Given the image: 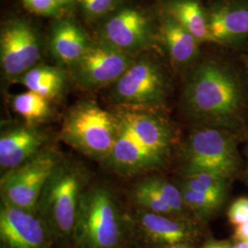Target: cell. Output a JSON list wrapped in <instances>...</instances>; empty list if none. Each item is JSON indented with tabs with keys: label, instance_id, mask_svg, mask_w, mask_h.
<instances>
[{
	"label": "cell",
	"instance_id": "cell-4",
	"mask_svg": "<svg viewBox=\"0 0 248 248\" xmlns=\"http://www.w3.org/2000/svg\"><path fill=\"white\" fill-rule=\"evenodd\" d=\"M87 179L85 170L79 166L62 161L47 180L36 212L53 236L71 237Z\"/></svg>",
	"mask_w": 248,
	"mask_h": 248
},
{
	"label": "cell",
	"instance_id": "cell-10",
	"mask_svg": "<svg viewBox=\"0 0 248 248\" xmlns=\"http://www.w3.org/2000/svg\"><path fill=\"white\" fill-rule=\"evenodd\" d=\"M136 57L96 38L85 54L66 71L79 88L92 91L111 87Z\"/></svg>",
	"mask_w": 248,
	"mask_h": 248
},
{
	"label": "cell",
	"instance_id": "cell-17",
	"mask_svg": "<svg viewBox=\"0 0 248 248\" xmlns=\"http://www.w3.org/2000/svg\"><path fill=\"white\" fill-rule=\"evenodd\" d=\"M46 137L35 126L9 128L0 137V166L3 171L18 168L44 150Z\"/></svg>",
	"mask_w": 248,
	"mask_h": 248
},
{
	"label": "cell",
	"instance_id": "cell-9",
	"mask_svg": "<svg viewBox=\"0 0 248 248\" xmlns=\"http://www.w3.org/2000/svg\"><path fill=\"white\" fill-rule=\"evenodd\" d=\"M62 161L55 151L44 149L21 166L6 171L0 181L2 203L36 211L47 180Z\"/></svg>",
	"mask_w": 248,
	"mask_h": 248
},
{
	"label": "cell",
	"instance_id": "cell-8",
	"mask_svg": "<svg viewBox=\"0 0 248 248\" xmlns=\"http://www.w3.org/2000/svg\"><path fill=\"white\" fill-rule=\"evenodd\" d=\"M44 42L39 30L24 17H13L0 30V66L3 78L18 83L27 72L40 63Z\"/></svg>",
	"mask_w": 248,
	"mask_h": 248
},
{
	"label": "cell",
	"instance_id": "cell-2",
	"mask_svg": "<svg viewBox=\"0 0 248 248\" xmlns=\"http://www.w3.org/2000/svg\"><path fill=\"white\" fill-rule=\"evenodd\" d=\"M149 51L137 55L131 66L110 87L109 98L117 107L162 110L171 92V77L165 57Z\"/></svg>",
	"mask_w": 248,
	"mask_h": 248
},
{
	"label": "cell",
	"instance_id": "cell-13",
	"mask_svg": "<svg viewBox=\"0 0 248 248\" xmlns=\"http://www.w3.org/2000/svg\"><path fill=\"white\" fill-rule=\"evenodd\" d=\"M113 113L137 141L166 160L173 140V129L161 110L117 107Z\"/></svg>",
	"mask_w": 248,
	"mask_h": 248
},
{
	"label": "cell",
	"instance_id": "cell-35",
	"mask_svg": "<svg viewBox=\"0 0 248 248\" xmlns=\"http://www.w3.org/2000/svg\"></svg>",
	"mask_w": 248,
	"mask_h": 248
},
{
	"label": "cell",
	"instance_id": "cell-6",
	"mask_svg": "<svg viewBox=\"0 0 248 248\" xmlns=\"http://www.w3.org/2000/svg\"><path fill=\"white\" fill-rule=\"evenodd\" d=\"M185 176L209 173L230 179L239 169V154L232 132L200 126L186 142L182 155Z\"/></svg>",
	"mask_w": 248,
	"mask_h": 248
},
{
	"label": "cell",
	"instance_id": "cell-7",
	"mask_svg": "<svg viewBox=\"0 0 248 248\" xmlns=\"http://www.w3.org/2000/svg\"><path fill=\"white\" fill-rule=\"evenodd\" d=\"M96 34L97 39L135 56L149 51L160 53L155 12L129 2L98 22Z\"/></svg>",
	"mask_w": 248,
	"mask_h": 248
},
{
	"label": "cell",
	"instance_id": "cell-20",
	"mask_svg": "<svg viewBox=\"0 0 248 248\" xmlns=\"http://www.w3.org/2000/svg\"><path fill=\"white\" fill-rule=\"evenodd\" d=\"M68 72L61 66L37 64L18 80L28 90L48 98H58L67 82Z\"/></svg>",
	"mask_w": 248,
	"mask_h": 248
},
{
	"label": "cell",
	"instance_id": "cell-3",
	"mask_svg": "<svg viewBox=\"0 0 248 248\" xmlns=\"http://www.w3.org/2000/svg\"><path fill=\"white\" fill-rule=\"evenodd\" d=\"M72 237L76 248H122L124 220L115 195L107 186L86 188Z\"/></svg>",
	"mask_w": 248,
	"mask_h": 248
},
{
	"label": "cell",
	"instance_id": "cell-5",
	"mask_svg": "<svg viewBox=\"0 0 248 248\" xmlns=\"http://www.w3.org/2000/svg\"><path fill=\"white\" fill-rule=\"evenodd\" d=\"M119 133L113 112L93 101H82L72 108L62 123V140L89 157L106 161Z\"/></svg>",
	"mask_w": 248,
	"mask_h": 248
},
{
	"label": "cell",
	"instance_id": "cell-11",
	"mask_svg": "<svg viewBox=\"0 0 248 248\" xmlns=\"http://www.w3.org/2000/svg\"><path fill=\"white\" fill-rule=\"evenodd\" d=\"M214 45L241 53L248 47V0H206Z\"/></svg>",
	"mask_w": 248,
	"mask_h": 248
},
{
	"label": "cell",
	"instance_id": "cell-23",
	"mask_svg": "<svg viewBox=\"0 0 248 248\" xmlns=\"http://www.w3.org/2000/svg\"><path fill=\"white\" fill-rule=\"evenodd\" d=\"M126 3L128 0H78V6L83 18L89 23L98 24Z\"/></svg>",
	"mask_w": 248,
	"mask_h": 248
},
{
	"label": "cell",
	"instance_id": "cell-25",
	"mask_svg": "<svg viewBox=\"0 0 248 248\" xmlns=\"http://www.w3.org/2000/svg\"><path fill=\"white\" fill-rule=\"evenodd\" d=\"M180 190L186 208L202 216L214 213L221 207L223 202L222 199L194 191L186 186H180Z\"/></svg>",
	"mask_w": 248,
	"mask_h": 248
},
{
	"label": "cell",
	"instance_id": "cell-15",
	"mask_svg": "<svg viewBox=\"0 0 248 248\" xmlns=\"http://www.w3.org/2000/svg\"><path fill=\"white\" fill-rule=\"evenodd\" d=\"M88 32L74 18H55L49 33V51L53 60L67 70L85 54L91 45Z\"/></svg>",
	"mask_w": 248,
	"mask_h": 248
},
{
	"label": "cell",
	"instance_id": "cell-26",
	"mask_svg": "<svg viewBox=\"0 0 248 248\" xmlns=\"http://www.w3.org/2000/svg\"><path fill=\"white\" fill-rule=\"evenodd\" d=\"M133 201L142 207V210L164 215L174 214L168 204L161 200L142 180L133 190Z\"/></svg>",
	"mask_w": 248,
	"mask_h": 248
},
{
	"label": "cell",
	"instance_id": "cell-24",
	"mask_svg": "<svg viewBox=\"0 0 248 248\" xmlns=\"http://www.w3.org/2000/svg\"><path fill=\"white\" fill-rule=\"evenodd\" d=\"M143 181L156 195L159 196L163 202L169 205L173 213L184 212L186 206L180 188L161 177H149Z\"/></svg>",
	"mask_w": 248,
	"mask_h": 248
},
{
	"label": "cell",
	"instance_id": "cell-22",
	"mask_svg": "<svg viewBox=\"0 0 248 248\" xmlns=\"http://www.w3.org/2000/svg\"><path fill=\"white\" fill-rule=\"evenodd\" d=\"M227 184L228 179L224 177L209 173H198L185 176L181 186L206 195L224 200Z\"/></svg>",
	"mask_w": 248,
	"mask_h": 248
},
{
	"label": "cell",
	"instance_id": "cell-21",
	"mask_svg": "<svg viewBox=\"0 0 248 248\" xmlns=\"http://www.w3.org/2000/svg\"><path fill=\"white\" fill-rule=\"evenodd\" d=\"M50 101V99L28 90L14 96L11 99V106L16 113L26 121L28 125L34 126V124L44 122L51 115Z\"/></svg>",
	"mask_w": 248,
	"mask_h": 248
},
{
	"label": "cell",
	"instance_id": "cell-33",
	"mask_svg": "<svg viewBox=\"0 0 248 248\" xmlns=\"http://www.w3.org/2000/svg\"><path fill=\"white\" fill-rule=\"evenodd\" d=\"M233 248H248V242H238Z\"/></svg>",
	"mask_w": 248,
	"mask_h": 248
},
{
	"label": "cell",
	"instance_id": "cell-34",
	"mask_svg": "<svg viewBox=\"0 0 248 248\" xmlns=\"http://www.w3.org/2000/svg\"><path fill=\"white\" fill-rule=\"evenodd\" d=\"M169 248H188L185 247V246H182L181 244H179V245H175V246H171V247H169Z\"/></svg>",
	"mask_w": 248,
	"mask_h": 248
},
{
	"label": "cell",
	"instance_id": "cell-1",
	"mask_svg": "<svg viewBox=\"0 0 248 248\" xmlns=\"http://www.w3.org/2000/svg\"><path fill=\"white\" fill-rule=\"evenodd\" d=\"M181 104L201 126L238 131L248 108V78L239 53L215 46L185 74Z\"/></svg>",
	"mask_w": 248,
	"mask_h": 248
},
{
	"label": "cell",
	"instance_id": "cell-27",
	"mask_svg": "<svg viewBox=\"0 0 248 248\" xmlns=\"http://www.w3.org/2000/svg\"><path fill=\"white\" fill-rule=\"evenodd\" d=\"M21 2L28 11L38 16L58 18L65 14L55 0H21Z\"/></svg>",
	"mask_w": 248,
	"mask_h": 248
},
{
	"label": "cell",
	"instance_id": "cell-32",
	"mask_svg": "<svg viewBox=\"0 0 248 248\" xmlns=\"http://www.w3.org/2000/svg\"><path fill=\"white\" fill-rule=\"evenodd\" d=\"M203 248H233L231 247L230 245L226 242H215V243H210Z\"/></svg>",
	"mask_w": 248,
	"mask_h": 248
},
{
	"label": "cell",
	"instance_id": "cell-16",
	"mask_svg": "<svg viewBox=\"0 0 248 248\" xmlns=\"http://www.w3.org/2000/svg\"><path fill=\"white\" fill-rule=\"evenodd\" d=\"M118 124V137L112 150L106 159L108 165L111 169L122 174H135L157 169L165 163L166 160L137 141L123 124L119 122Z\"/></svg>",
	"mask_w": 248,
	"mask_h": 248
},
{
	"label": "cell",
	"instance_id": "cell-28",
	"mask_svg": "<svg viewBox=\"0 0 248 248\" xmlns=\"http://www.w3.org/2000/svg\"><path fill=\"white\" fill-rule=\"evenodd\" d=\"M228 219L234 226L248 222V198H239L232 203Z\"/></svg>",
	"mask_w": 248,
	"mask_h": 248
},
{
	"label": "cell",
	"instance_id": "cell-12",
	"mask_svg": "<svg viewBox=\"0 0 248 248\" xmlns=\"http://www.w3.org/2000/svg\"><path fill=\"white\" fill-rule=\"evenodd\" d=\"M155 12L160 53L170 68L185 75L201 59L202 45L169 13L158 7Z\"/></svg>",
	"mask_w": 248,
	"mask_h": 248
},
{
	"label": "cell",
	"instance_id": "cell-29",
	"mask_svg": "<svg viewBox=\"0 0 248 248\" xmlns=\"http://www.w3.org/2000/svg\"><path fill=\"white\" fill-rule=\"evenodd\" d=\"M233 235L238 242H248V222L235 226Z\"/></svg>",
	"mask_w": 248,
	"mask_h": 248
},
{
	"label": "cell",
	"instance_id": "cell-18",
	"mask_svg": "<svg viewBox=\"0 0 248 248\" xmlns=\"http://www.w3.org/2000/svg\"><path fill=\"white\" fill-rule=\"evenodd\" d=\"M157 7L176 18L201 45L215 46L205 0H159Z\"/></svg>",
	"mask_w": 248,
	"mask_h": 248
},
{
	"label": "cell",
	"instance_id": "cell-30",
	"mask_svg": "<svg viewBox=\"0 0 248 248\" xmlns=\"http://www.w3.org/2000/svg\"><path fill=\"white\" fill-rule=\"evenodd\" d=\"M61 9L65 12H70L76 6H78V0H55Z\"/></svg>",
	"mask_w": 248,
	"mask_h": 248
},
{
	"label": "cell",
	"instance_id": "cell-19",
	"mask_svg": "<svg viewBox=\"0 0 248 248\" xmlns=\"http://www.w3.org/2000/svg\"><path fill=\"white\" fill-rule=\"evenodd\" d=\"M138 218L143 232L155 243L171 247L190 237V229L186 224L171 219L168 215L142 210L138 213Z\"/></svg>",
	"mask_w": 248,
	"mask_h": 248
},
{
	"label": "cell",
	"instance_id": "cell-31",
	"mask_svg": "<svg viewBox=\"0 0 248 248\" xmlns=\"http://www.w3.org/2000/svg\"><path fill=\"white\" fill-rule=\"evenodd\" d=\"M239 56L248 78V47L245 51H243L242 53H239Z\"/></svg>",
	"mask_w": 248,
	"mask_h": 248
},
{
	"label": "cell",
	"instance_id": "cell-14",
	"mask_svg": "<svg viewBox=\"0 0 248 248\" xmlns=\"http://www.w3.org/2000/svg\"><path fill=\"white\" fill-rule=\"evenodd\" d=\"M52 235L36 211L1 204L0 238L7 248H48Z\"/></svg>",
	"mask_w": 248,
	"mask_h": 248
}]
</instances>
